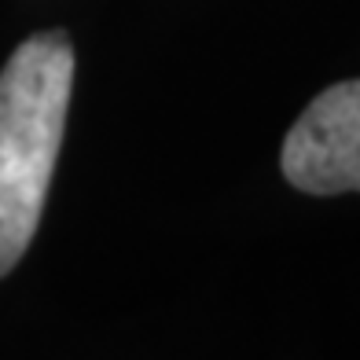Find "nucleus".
<instances>
[{
	"label": "nucleus",
	"mask_w": 360,
	"mask_h": 360,
	"mask_svg": "<svg viewBox=\"0 0 360 360\" xmlns=\"http://www.w3.org/2000/svg\"><path fill=\"white\" fill-rule=\"evenodd\" d=\"M283 176L309 195L360 191V77L323 89L283 140Z\"/></svg>",
	"instance_id": "obj_2"
},
{
	"label": "nucleus",
	"mask_w": 360,
	"mask_h": 360,
	"mask_svg": "<svg viewBox=\"0 0 360 360\" xmlns=\"http://www.w3.org/2000/svg\"><path fill=\"white\" fill-rule=\"evenodd\" d=\"M74 89V44L63 30L22 41L0 70V276L22 261L52 188Z\"/></svg>",
	"instance_id": "obj_1"
}]
</instances>
